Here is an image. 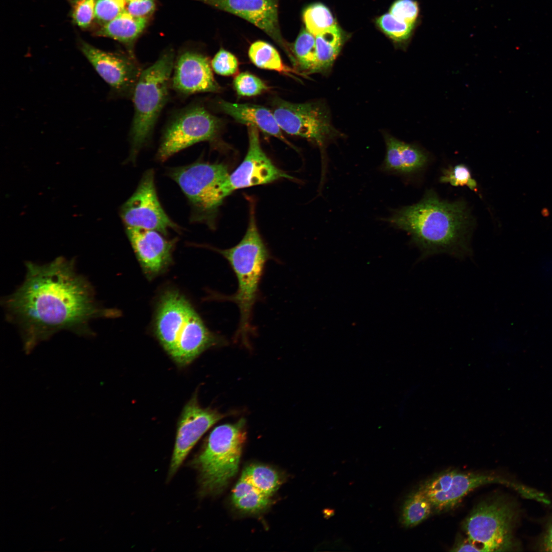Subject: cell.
Returning <instances> with one entry per match:
<instances>
[{"label": "cell", "mask_w": 552, "mask_h": 552, "mask_svg": "<svg viewBox=\"0 0 552 552\" xmlns=\"http://www.w3.org/2000/svg\"><path fill=\"white\" fill-rule=\"evenodd\" d=\"M25 265L23 283L2 304L7 319L29 341L62 330L89 333L91 320L118 314L98 303L94 287L78 273L74 259L59 257L44 264L28 261Z\"/></svg>", "instance_id": "6da1fadb"}, {"label": "cell", "mask_w": 552, "mask_h": 552, "mask_svg": "<svg viewBox=\"0 0 552 552\" xmlns=\"http://www.w3.org/2000/svg\"><path fill=\"white\" fill-rule=\"evenodd\" d=\"M385 220L410 236L421 259L439 254L463 258L472 254L473 220L462 200H442L428 190L418 202L393 210Z\"/></svg>", "instance_id": "7a4b0ae2"}, {"label": "cell", "mask_w": 552, "mask_h": 552, "mask_svg": "<svg viewBox=\"0 0 552 552\" xmlns=\"http://www.w3.org/2000/svg\"><path fill=\"white\" fill-rule=\"evenodd\" d=\"M253 206L250 208L245 234L240 241L229 248L215 249L228 261L237 280L236 293L223 298L235 303L239 308L240 320L236 336L244 342L252 332L253 308L265 265L270 258L257 226Z\"/></svg>", "instance_id": "3957f363"}, {"label": "cell", "mask_w": 552, "mask_h": 552, "mask_svg": "<svg viewBox=\"0 0 552 552\" xmlns=\"http://www.w3.org/2000/svg\"><path fill=\"white\" fill-rule=\"evenodd\" d=\"M174 63L173 51H165L154 63L143 70L135 85L131 97L134 115L129 133L130 161L136 159L150 140L168 102Z\"/></svg>", "instance_id": "277c9868"}, {"label": "cell", "mask_w": 552, "mask_h": 552, "mask_svg": "<svg viewBox=\"0 0 552 552\" xmlns=\"http://www.w3.org/2000/svg\"><path fill=\"white\" fill-rule=\"evenodd\" d=\"M245 420L220 425L210 432L201 450L190 462L198 474L199 494L221 491L238 471L246 440Z\"/></svg>", "instance_id": "5b68a950"}, {"label": "cell", "mask_w": 552, "mask_h": 552, "mask_svg": "<svg viewBox=\"0 0 552 552\" xmlns=\"http://www.w3.org/2000/svg\"><path fill=\"white\" fill-rule=\"evenodd\" d=\"M520 517L519 508L511 499L495 495L477 503L464 520L467 537L481 551L520 550L515 536Z\"/></svg>", "instance_id": "8992f818"}, {"label": "cell", "mask_w": 552, "mask_h": 552, "mask_svg": "<svg viewBox=\"0 0 552 552\" xmlns=\"http://www.w3.org/2000/svg\"><path fill=\"white\" fill-rule=\"evenodd\" d=\"M159 343L171 357L185 356L204 342L209 334L199 315L183 295L176 291L164 293L155 320Z\"/></svg>", "instance_id": "52a82bcc"}, {"label": "cell", "mask_w": 552, "mask_h": 552, "mask_svg": "<svg viewBox=\"0 0 552 552\" xmlns=\"http://www.w3.org/2000/svg\"><path fill=\"white\" fill-rule=\"evenodd\" d=\"M170 176L179 186L191 209V221L209 223L225 198L224 186L229 173L220 163L198 161L170 169Z\"/></svg>", "instance_id": "ba28073f"}, {"label": "cell", "mask_w": 552, "mask_h": 552, "mask_svg": "<svg viewBox=\"0 0 552 552\" xmlns=\"http://www.w3.org/2000/svg\"><path fill=\"white\" fill-rule=\"evenodd\" d=\"M499 484L515 490L528 499L532 498L535 489L494 474L463 472L448 469L434 474L419 485L430 501L433 511L442 513L453 509L469 492L480 486Z\"/></svg>", "instance_id": "9c48e42d"}, {"label": "cell", "mask_w": 552, "mask_h": 552, "mask_svg": "<svg viewBox=\"0 0 552 552\" xmlns=\"http://www.w3.org/2000/svg\"><path fill=\"white\" fill-rule=\"evenodd\" d=\"M272 112L282 130L315 144L323 158L327 145L341 135L332 125L329 112L323 103H293L276 99Z\"/></svg>", "instance_id": "30bf717a"}, {"label": "cell", "mask_w": 552, "mask_h": 552, "mask_svg": "<svg viewBox=\"0 0 552 552\" xmlns=\"http://www.w3.org/2000/svg\"><path fill=\"white\" fill-rule=\"evenodd\" d=\"M220 127V120L203 106L191 104L178 111L165 127L156 159L164 162L195 144L213 141Z\"/></svg>", "instance_id": "8fae6325"}, {"label": "cell", "mask_w": 552, "mask_h": 552, "mask_svg": "<svg viewBox=\"0 0 552 552\" xmlns=\"http://www.w3.org/2000/svg\"><path fill=\"white\" fill-rule=\"evenodd\" d=\"M120 215L125 227L154 230L166 236L169 229H181L160 203L152 169L144 173L134 193L121 207Z\"/></svg>", "instance_id": "7c38bea8"}, {"label": "cell", "mask_w": 552, "mask_h": 552, "mask_svg": "<svg viewBox=\"0 0 552 552\" xmlns=\"http://www.w3.org/2000/svg\"><path fill=\"white\" fill-rule=\"evenodd\" d=\"M79 49L95 70L110 87V95L131 98L144 68L135 58L100 50L83 40Z\"/></svg>", "instance_id": "4fadbf2b"}, {"label": "cell", "mask_w": 552, "mask_h": 552, "mask_svg": "<svg viewBox=\"0 0 552 552\" xmlns=\"http://www.w3.org/2000/svg\"><path fill=\"white\" fill-rule=\"evenodd\" d=\"M248 148L240 165L229 175L224 186L225 197L236 190L293 178L278 168L263 150L259 130L248 127Z\"/></svg>", "instance_id": "5bb4252c"}, {"label": "cell", "mask_w": 552, "mask_h": 552, "mask_svg": "<svg viewBox=\"0 0 552 552\" xmlns=\"http://www.w3.org/2000/svg\"><path fill=\"white\" fill-rule=\"evenodd\" d=\"M225 416L216 409L201 407L196 395L191 398L185 405L178 422L169 479L176 473L201 436Z\"/></svg>", "instance_id": "9a60e30c"}, {"label": "cell", "mask_w": 552, "mask_h": 552, "mask_svg": "<svg viewBox=\"0 0 552 552\" xmlns=\"http://www.w3.org/2000/svg\"><path fill=\"white\" fill-rule=\"evenodd\" d=\"M240 17L273 39L295 64L292 48L283 39L280 31L278 0H195Z\"/></svg>", "instance_id": "2e32d148"}, {"label": "cell", "mask_w": 552, "mask_h": 552, "mask_svg": "<svg viewBox=\"0 0 552 552\" xmlns=\"http://www.w3.org/2000/svg\"><path fill=\"white\" fill-rule=\"evenodd\" d=\"M171 88L182 97L199 93H217L221 89L208 58L192 50L182 52L174 60Z\"/></svg>", "instance_id": "e0dca14e"}, {"label": "cell", "mask_w": 552, "mask_h": 552, "mask_svg": "<svg viewBox=\"0 0 552 552\" xmlns=\"http://www.w3.org/2000/svg\"><path fill=\"white\" fill-rule=\"evenodd\" d=\"M126 233L144 272L154 277L165 270L172 261L176 240H169L154 230L125 227Z\"/></svg>", "instance_id": "ac0fdd59"}, {"label": "cell", "mask_w": 552, "mask_h": 552, "mask_svg": "<svg viewBox=\"0 0 552 552\" xmlns=\"http://www.w3.org/2000/svg\"><path fill=\"white\" fill-rule=\"evenodd\" d=\"M386 153L381 169L385 172L410 176L424 169L429 161L427 152L416 144L385 134Z\"/></svg>", "instance_id": "d6986e66"}, {"label": "cell", "mask_w": 552, "mask_h": 552, "mask_svg": "<svg viewBox=\"0 0 552 552\" xmlns=\"http://www.w3.org/2000/svg\"><path fill=\"white\" fill-rule=\"evenodd\" d=\"M219 107L237 122L257 128L263 133L278 138L291 146L282 132L273 114L268 108L251 104H240L220 100Z\"/></svg>", "instance_id": "ffe728a7"}, {"label": "cell", "mask_w": 552, "mask_h": 552, "mask_svg": "<svg viewBox=\"0 0 552 552\" xmlns=\"http://www.w3.org/2000/svg\"><path fill=\"white\" fill-rule=\"evenodd\" d=\"M148 18L132 15L123 12L109 22L100 26L95 32L96 36L107 37L125 45L129 55L134 57L133 45L147 26Z\"/></svg>", "instance_id": "44dd1931"}, {"label": "cell", "mask_w": 552, "mask_h": 552, "mask_svg": "<svg viewBox=\"0 0 552 552\" xmlns=\"http://www.w3.org/2000/svg\"><path fill=\"white\" fill-rule=\"evenodd\" d=\"M315 37L316 73H327L339 53L343 43L342 36L337 26Z\"/></svg>", "instance_id": "7402d4cb"}, {"label": "cell", "mask_w": 552, "mask_h": 552, "mask_svg": "<svg viewBox=\"0 0 552 552\" xmlns=\"http://www.w3.org/2000/svg\"><path fill=\"white\" fill-rule=\"evenodd\" d=\"M248 56L251 61L260 68L274 71L292 77L304 76L295 68L284 64L277 50L266 42H254L249 47Z\"/></svg>", "instance_id": "603a6c76"}, {"label": "cell", "mask_w": 552, "mask_h": 552, "mask_svg": "<svg viewBox=\"0 0 552 552\" xmlns=\"http://www.w3.org/2000/svg\"><path fill=\"white\" fill-rule=\"evenodd\" d=\"M433 512L430 501L418 488L405 499L401 508L400 522L405 527H412L425 520Z\"/></svg>", "instance_id": "cb8c5ba5"}, {"label": "cell", "mask_w": 552, "mask_h": 552, "mask_svg": "<svg viewBox=\"0 0 552 552\" xmlns=\"http://www.w3.org/2000/svg\"><path fill=\"white\" fill-rule=\"evenodd\" d=\"M232 500L236 508L245 512H257L268 506L270 497L264 494L248 480L241 476L232 492Z\"/></svg>", "instance_id": "d4e9b609"}, {"label": "cell", "mask_w": 552, "mask_h": 552, "mask_svg": "<svg viewBox=\"0 0 552 552\" xmlns=\"http://www.w3.org/2000/svg\"><path fill=\"white\" fill-rule=\"evenodd\" d=\"M295 67L304 76L316 73L315 37L306 29L296 38L292 49Z\"/></svg>", "instance_id": "484cf974"}, {"label": "cell", "mask_w": 552, "mask_h": 552, "mask_svg": "<svg viewBox=\"0 0 552 552\" xmlns=\"http://www.w3.org/2000/svg\"><path fill=\"white\" fill-rule=\"evenodd\" d=\"M241 476L262 493L270 497L278 489L281 483L277 472L269 467L262 465L254 464L247 467L242 472Z\"/></svg>", "instance_id": "4316f807"}, {"label": "cell", "mask_w": 552, "mask_h": 552, "mask_svg": "<svg viewBox=\"0 0 552 552\" xmlns=\"http://www.w3.org/2000/svg\"><path fill=\"white\" fill-rule=\"evenodd\" d=\"M303 19L306 30L314 36L337 26L330 10L321 4L308 7L303 12Z\"/></svg>", "instance_id": "83f0119b"}, {"label": "cell", "mask_w": 552, "mask_h": 552, "mask_svg": "<svg viewBox=\"0 0 552 552\" xmlns=\"http://www.w3.org/2000/svg\"><path fill=\"white\" fill-rule=\"evenodd\" d=\"M440 181L454 187L467 186L475 192H477V183L472 178L469 168L464 164H458L444 169Z\"/></svg>", "instance_id": "f1b7e54d"}, {"label": "cell", "mask_w": 552, "mask_h": 552, "mask_svg": "<svg viewBox=\"0 0 552 552\" xmlns=\"http://www.w3.org/2000/svg\"><path fill=\"white\" fill-rule=\"evenodd\" d=\"M377 23L385 34L398 42L405 41L408 38L413 26L396 18L389 13L379 17Z\"/></svg>", "instance_id": "f546056e"}, {"label": "cell", "mask_w": 552, "mask_h": 552, "mask_svg": "<svg viewBox=\"0 0 552 552\" xmlns=\"http://www.w3.org/2000/svg\"><path fill=\"white\" fill-rule=\"evenodd\" d=\"M233 86L237 94L244 97L257 96L269 88L261 79L246 72H242L235 77Z\"/></svg>", "instance_id": "4dcf8cb0"}, {"label": "cell", "mask_w": 552, "mask_h": 552, "mask_svg": "<svg viewBox=\"0 0 552 552\" xmlns=\"http://www.w3.org/2000/svg\"><path fill=\"white\" fill-rule=\"evenodd\" d=\"M97 0H76L72 16L75 24L82 29L88 28L95 18Z\"/></svg>", "instance_id": "1f68e13d"}, {"label": "cell", "mask_w": 552, "mask_h": 552, "mask_svg": "<svg viewBox=\"0 0 552 552\" xmlns=\"http://www.w3.org/2000/svg\"><path fill=\"white\" fill-rule=\"evenodd\" d=\"M124 11L123 0H97L95 20L102 26L112 20Z\"/></svg>", "instance_id": "d6a6232c"}, {"label": "cell", "mask_w": 552, "mask_h": 552, "mask_svg": "<svg viewBox=\"0 0 552 552\" xmlns=\"http://www.w3.org/2000/svg\"><path fill=\"white\" fill-rule=\"evenodd\" d=\"M213 70L222 76H231L237 73L239 62L237 58L231 52L220 49L211 62Z\"/></svg>", "instance_id": "836d02e7"}, {"label": "cell", "mask_w": 552, "mask_h": 552, "mask_svg": "<svg viewBox=\"0 0 552 552\" xmlns=\"http://www.w3.org/2000/svg\"><path fill=\"white\" fill-rule=\"evenodd\" d=\"M418 12V5L413 0H398L392 6L388 13L401 21L413 25Z\"/></svg>", "instance_id": "e575fe53"}, {"label": "cell", "mask_w": 552, "mask_h": 552, "mask_svg": "<svg viewBox=\"0 0 552 552\" xmlns=\"http://www.w3.org/2000/svg\"><path fill=\"white\" fill-rule=\"evenodd\" d=\"M124 11L134 16L146 18L154 12V0H123Z\"/></svg>", "instance_id": "d590c367"}, {"label": "cell", "mask_w": 552, "mask_h": 552, "mask_svg": "<svg viewBox=\"0 0 552 552\" xmlns=\"http://www.w3.org/2000/svg\"><path fill=\"white\" fill-rule=\"evenodd\" d=\"M536 547L540 551H552V515L547 520Z\"/></svg>", "instance_id": "8d00e7d4"}, {"label": "cell", "mask_w": 552, "mask_h": 552, "mask_svg": "<svg viewBox=\"0 0 552 552\" xmlns=\"http://www.w3.org/2000/svg\"><path fill=\"white\" fill-rule=\"evenodd\" d=\"M452 551H481L477 545L472 542L468 537L464 538L457 536L451 549Z\"/></svg>", "instance_id": "74e56055"}]
</instances>
